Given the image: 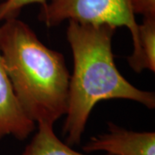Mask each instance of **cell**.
<instances>
[{
	"mask_svg": "<svg viewBox=\"0 0 155 155\" xmlns=\"http://www.w3.org/2000/svg\"><path fill=\"white\" fill-rule=\"evenodd\" d=\"M22 155H87L72 149L63 142L54 131V126L38 124L37 132L30 140ZM104 155H112L105 153Z\"/></svg>",
	"mask_w": 155,
	"mask_h": 155,
	"instance_id": "cell-7",
	"label": "cell"
},
{
	"mask_svg": "<svg viewBox=\"0 0 155 155\" xmlns=\"http://www.w3.org/2000/svg\"><path fill=\"white\" fill-rule=\"evenodd\" d=\"M116 27L69 21L67 41L72 49L67 110L62 133L69 146L79 145L93 108L101 101L126 99L149 110L155 108L154 92L130 84L118 71L112 51Z\"/></svg>",
	"mask_w": 155,
	"mask_h": 155,
	"instance_id": "cell-1",
	"label": "cell"
},
{
	"mask_svg": "<svg viewBox=\"0 0 155 155\" xmlns=\"http://www.w3.org/2000/svg\"><path fill=\"white\" fill-rule=\"evenodd\" d=\"M35 125L17 102L0 53V140L7 136L23 140L35 131Z\"/></svg>",
	"mask_w": 155,
	"mask_h": 155,
	"instance_id": "cell-5",
	"label": "cell"
},
{
	"mask_svg": "<svg viewBox=\"0 0 155 155\" xmlns=\"http://www.w3.org/2000/svg\"><path fill=\"white\" fill-rule=\"evenodd\" d=\"M129 67L136 73L147 69L155 72V17H144L139 24V49L127 58Z\"/></svg>",
	"mask_w": 155,
	"mask_h": 155,
	"instance_id": "cell-6",
	"label": "cell"
},
{
	"mask_svg": "<svg viewBox=\"0 0 155 155\" xmlns=\"http://www.w3.org/2000/svg\"><path fill=\"white\" fill-rule=\"evenodd\" d=\"M46 0H5L0 3V22L18 17L20 12L25 6L32 4L44 5Z\"/></svg>",
	"mask_w": 155,
	"mask_h": 155,
	"instance_id": "cell-8",
	"label": "cell"
},
{
	"mask_svg": "<svg viewBox=\"0 0 155 155\" xmlns=\"http://www.w3.org/2000/svg\"><path fill=\"white\" fill-rule=\"evenodd\" d=\"M3 1H5V0H0V3H2Z\"/></svg>",
	"mask_w": 155,
	"mask_h": 155,
	"instance_id": "cell-10",
	"label": "cell"
},
{
	"mask_svg": "<svg viewBox=\"0 0 155 155\" xmlns=\"http://www.w3.org/2000/svg\"><path fill=\"white\" fill-rule=\"evenodd\" d=\"M0 53L17 102L35 124L54 126L67 110L70 73L62 54L18 17L0 26Z\"/></svg>",
	"mask_w": 155,
	"mask_h": 155,
	"instance_id": "cell-2",
	"label": "cell"
},
{
	"mask_svg": "<svg viewBox=\"0 0 155 155\" xmlns=\"http://www.w3.org/2000/svg\"><path fill=\"white\" fill-rule=\"evenodd\" d=\"M130 3L135 15L155 17V0H130Z\"/></svg>",
	"mask_w": 155,
	"mask_h": 155,
	"instance_id": "cell-9",
	"label": "cell"
},
{
	"mask_svg": "<svg viewBox=\"0 0 155 155\" xmlns=\"http://www.w3.org/2000/svg\"><path fill=\"white\" fill-rule=\"evenodd\" d=\"M38 19L47 27L64 21L126 27L133 41V53L139 49V23L130 0H46L41 5Z\"/></svg>",
	"mask_w": 155,
	"mask_h": 155,
	"instance_id": "cell-3",
	"label": "cell"
},
{
	"mask_svg": "<svg viewBox=\"0 0 155 155\" xmlns=\"http://www.w3.org/2000/svg\"><path fill=\"white\" fill-rule=\"evenodd\" d=\"M83 151L112 155H155V133L128 130L110 122L107 131L92 136Z\"/></svg>",
	"mask_w": 155,
	"mask_h": 155,
	"instance_id": "cell-4",
	"label": "cell"
}]
</instances>
